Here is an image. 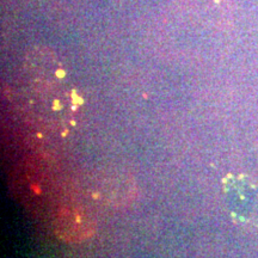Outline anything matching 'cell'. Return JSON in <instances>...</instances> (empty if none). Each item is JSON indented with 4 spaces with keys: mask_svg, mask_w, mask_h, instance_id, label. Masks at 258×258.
<instances>
[{
    "mask_svg": "<svg viewBox=\"0 0 258 258\" xmlns=\"http://www.w3.org/2000/svg\"><path fill=\"white\" fill-rule=\"evenodd\" d=\"M56 234L64 241H82L91 237L95 225L88 215L79 211H62L57 215Z\"/></svg>",
    "mask_w": 258,
    "mask_h": 258,
    "instance_id": "2",
    "label": "cell"
},
{
    "mask_svg": "<svg viewBox=\"0 0 258 258\" xmlns=\"http://www.w3.org/2000/svg\"><path fill=\"white\" fill-rule=\"evenodd\" d=\"M225 202L234 220L258 226V188L245 176H228L224 182Z\"/></svg>",
    "mask_w": 258,
    "mask_h": 258,
    "instance_id": "1",
    "label": "cell"
}]
</instances>
